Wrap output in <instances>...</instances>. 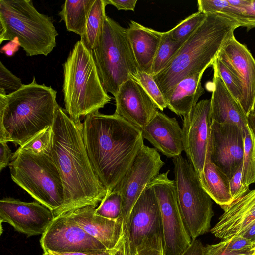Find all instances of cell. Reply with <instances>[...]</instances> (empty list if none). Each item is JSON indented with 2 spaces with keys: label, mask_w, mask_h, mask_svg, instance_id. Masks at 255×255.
Segmentation results:
<instances>
[{
  "label": "cell",
  "mask_w": 255,
  "mask_h": 255,
  "mask_svg": "<svg viewBox=\"0 0 255 255\" xmlns=\"http://www.w3.org/2000/svg\"><path fill=\"white\" fill-rule=\"evenodd\" d=\"M22 84L20 79L12 74L0 62V89L13 93L20 89Z\"/></svg>",
  "instance_id": "obj_36"
},
{
  "label": "cell",
  "mask_w": 255,
  "mask_h": 255,
  "mask_svg": "<svg viewBox=\"0 0 255 255\" xmlns=\"http://www.w3.org/2000/svg\"><path fill=\"white\" fill-rule=\"evenodd\" d=\"M198 11L205 14L221 13L237 22L240 26L248 28L243 9L231 5L228 0H198Z\"/></svg>",
  "instance_id": "obj_28"
},
{
  "label": "cell",
  "mask_w": 255,
  "mask_h": 255,
  "mask_svg": "<svg viewBox=\"0 0 255 255\" xmlns=\"http://www.w3.org/2000/svg\"><path fill=\"white\" fill-rule=\"evenodd\" d=\"M8 166L12 180L37 201L53 211L62 206L63 183L50 152L36 154L17 149Z\"/></svg>",
  "instance_id": "obj_8"
},
{
  "label": "cell",
  "mask_w": 255,
  "mask_h": 255,
  "mask_svg": "<svg viewBox=\"0 0 255 255\" xmlns=\"http://www.w3.org/2000/svg\"><path fill=\"white\" fill-rule=\"evenodd\" d=\"M244 133L242 183L249 186L255 183V136L248 125Z\"/></svg>",
  "instance_id": "obj_30"
},
{
  "label": "cell",
  "mask_w": 255,
  "mask_h": 255,
  "mask_svg": "<svg viewBox=\"0 0 255 255\" xmlns=\"http://www.w3.org/2000/svg\"><path fill=\"white\" fill-rule=\"evenodd\" d=\"M50 155L59 171L64 202L54 217L88 206L96 207L107 190L92 167L84 143L82 124L77 125L58 106L52 126Z\"/></svg>",
  "instance_id": "obj_1"
},
{
  "label": "cell",
  "mask_w": 255,
  "mask_h": 255,
  "mask_svg": "<svg viewBox=\"0 0 255 255\" xmlns=\"http://www.w3.org/2000/svg\"><path fill=\"white\" fill-rule=\"evenodd\" d=\"M138 255H166L164 245H161L156 247H148L140 250Z\"/></svg>",
  "instance_id": "obj_44"
},
{
  "label": "cell",
  "mask_w": 255,
  "mask_h": 255,
  "mask_svg": "<svg viewBox=\"0 0 255 255\" xmlns=\"http://www.w3.org/2000/svg\"></svg>",
  "instance_id": "obj_54"
},
{
  "label": "cell",
  "mask_w": 255,
  "mask_h": 255,
  "mask_svg": "<svg viewBox=\"0 0 255 255\" xmlns=\"http://www.w3.org/2000/svg\"><path fill=\"white\" fill-rule=\"evenodd\" d=\"M213 71L210 99L212 121L235 124L245 130L248 126L247 114L240 103L229 92L217 72Z\"/></svg>",
  "instance_id": "obj_22"
},
{
  "label": "cell",
  "mask_w": 255,
  "mask_h": 255,
  "mask_svg": "<svg viewBox=\"0 0 255 255\" xmlns=\"http://www.w3.org/2000/svg\"><path fill=\"white\" fill-rule=\"evenodd\" d=\"M108 4L115 6L118 10L134 11L137 0H107Z\"/></svg>",
  "instance_id": "obj_42"
},
{
  "label": "cell",
  "mask_w": 255,
  "mask_h": 255,
  "mask_svg": "<svg viewBox=\"0 0 255 255\" xmlns=\"http://www.w3.org/2000/svg\"><path fill=\"white\" fill-rule=\"evenodd\" d=\"M114 114L141 130L158 112V107L136 80L129 79L119 88Z\"/></svg>",
  "instance_id": "obj_18"
},
{
  "label": "cell",
  "mask_w": 255,
  "mask_h": 255,
  "mask_svg": "<svg viewBox=\"0 0 255 255\" xmlns=\"http://www.w3.org/2000/svg\"><path fill=\"white\" fill-rule=\"evenodd\" d=\"M7 142H0V171L11 162L13 153L9 148Z\"/></svg>",
  "instance_id": "obj_40"
},
{
  "label": "cell",
  "mask_w": 255,
  "mask_h": 255,
  "mask_svg": "<svg viewBox=\"0 0 255 255\" xmlns=\"http://www.w3.org/2000/svg\"><path fill=\"white\" fill-rule=\"evenodd\" d=\"M185 41L174 40L167 31L162 32L161 41L152 65L151 74L153 76L159 73L167 66Z\"/></svg>",
  "instance_id": "obj_29"
},
{
  "label": "cell",
  "mask_w": 255,
  "mask_h": 255,
  "mask_svg": "<svg viewBox=\"0 0 255 255\" xmlns=\"http://www.w3.org/2000/svg\"><path fill=\"white\" fill-rule=\"evenodd\" d=\"M204 248L201 241L195 239L192 240L189 246L181 255H204Z\"/></svg>",
  "instance_id": "obj_43"
},
{
  "label": "cell",
  "mask_w": 255,
  "mask_h": 255,
  "mask_svg": "<svg viewBox=\"0 0 255 255\" xmlns=\"http://www.w3.org/2000/svg\"><path fill=\"white\" fill-rule=\"evenodd\" d=\"M164 165L157 150L144 145L125 175L111 190L118 192L122 197L120 218L124 221V228L135 203L147 184L159 174Z\"/></svg>",
  "instance_id": "obj_12"
},
{
  "label": "cell",
  "mask_w": 255,
  "mask_h": 255,
  "mask_svg": "<svg viewBox=\"0 0 255 255\" xmlns=\"http://www.w3.org/2000/svg\"><path fill=\"white\" fill-rule=\"evenodd\" d=\"M107 0H95L88 18L83 35L80 40L92 50L97 44L102 33L105 18Z\"/></svg>",
  "instance_id": "obj_27"
},
{
  "label": "cell",
  "mask_w": 255,
  "mask_h": 255,
  "mask_svg": "<svg viewBox=\"0 0 255 255\" xmlns=\"http://www.w3.org/2000/svg\"><path fill=\"white\" fill-rule=\"evenodd\" d=\"M252 251L253 252V255H255V244L252 247Z\"/></svg>",
  "instance_id": "obj_51"
},
{
  "label": "cell",
  "mask_w": 255,
  "mask_h": 255,
  "mask_svg": "<svg viewBox=\"0 0 255 255\" xmlns=\"http://www.w3.org/2000/svg\"></svg>",
  "instance_id": "obj_55"
},
{
  "label": "cell",
  "mask_w": 255,
  "mask_h": 255,
  "mask_svg": "<svg viewBox=\"0 0 255 255\" xmlns=\"http://www.w3.org/2000/svg\"><path fill=\"white\" fill-rule=\"evenodd\" d=\"M221 207L224 213L210 231L216 237L224 240L239 234L255 220V189Z\"/></svg>",
  "instance_id": "obj_21"
},
{
  "label": "cell",
  "mask_w": 255,
  "mask_h": 255,
  "mask_svg": "<svg viewBox=\"0 0 255 255\" xmlns=\"http://www.w3.org/2000/svg\"><path fill=\"white\" fill-rule=\"evenodd\" d=\"M221 242L228 250L236 252L250 250L254 246L252 241L239 235L225 239Z\"/></svg>",
  "instance_id": "obj_38"
},
{
  "label": "cell",
  "mask_w": 255,
  "mask_h": 255,
  "mask_svg": "<svg viewBox=\"0 0 255 255\" xmlns=\"http://www.w3.org/2000/svg\"><path fill=\"white\" fill-rule=\"evenodd\" d=\"M126 253L137 255L146 248L164 245L161 215L150 182L133 205L124 228Z\"/></svg>",
  "instance_id": "obj_10"
},
{
  "label": "cell",
  "mask_w": 255,
  "mask_h": 255,
  "mask_svg": "<svg viewBox=\"0 0 255 255\" xmlns=\"http://www.w3.org/2000/svg\"><path fill=\"white\" fill-rule=\"evenodd\" d=\"M43 255H53L50 253H44Z\"/></svg>",
  "instance_id": "obj_52"
},
{
  "label": "cell",
  "mask_w": 255,
  "mask_h": 255,
  "mask_svg": "<svg viewBox=\"0 0 255 255\" xmlns=\"http://www.w3.org/2000/svg\"><path fill=\"white\" fill-rule=\"evenodd\" d=\"M51 86L32 82L7 94L0 89V142L21 146L51 127L59 105Z\"/></svg>",
  "instance_id": "obj_3"
},
{
  "label": "cell",
  "mask_w": 255,
  "mask_h": 255,
  "mask_svg": "<svg viewBox=\"0 0 255 255\" xmlns=\"http://www.w3.org/2000/svg\"><path fill=\"white\" fill-rule=\"evenodd\" d=\"M199 178L204 191L217 204L222 206L232 202L229 178L210 161V157Z\"/></svg>",
  "instance_id": "obj_25"
},
{
  "label": "cell",
  "mask_w": 255,
  "mask_h": 255,
  "mask_svg": "<svg viewBox=\"0 0 255 255\" xmlns=\"http://www.w3.org/2000/svg\"><path fill=\"white\" fill-rule=\"evenodd\" d=\"M112 250H107L106 251L97 254H89L82 252H66V253H59V252H52L50 253L53 255H111L112 253Z\"/></svg>",
  "instance_id": "obj_47"
},
{
  "label": "cell",
  "mask_w": 255,
  "mask_h": 255,
  "mask_svg": "<svg viewBox=\"0 0 255 255\" xmlns=\"http://www.w3.org/2000/svg\"><path fill=\"white\" fill-rule=\"evenodd\" d=\"M96 207L88 206L65 213L87 233L108 250L115 248L124 236V221L106 218L95 214Z\"/></svg>",
  "instance_id": "obj_20"
},
{
  "label": "cell",
  "mask_w": 255,
  "mask_h": 255,
  "mask_svg": "<svg viewBox=\"0 0 255 255\" xmlns=\"http://www.w3.org/2000/svg\"><path fill=\"white\" fill-rule=\"evenodd\" d=\"M65 111L77 125L80 117L94 112L110 102L91 53L80 40L63 64Z\"/></svg>",
  "instance_id": "obj_5"
},
{
  "label": "cell",
  "mask_w": 255,
  "mask_h": 255,
  "mask_svg": "<svg viewBox=\"0 0 255 255\" xmlns=\"http://www.w3.org/2000/svg\"><path fill=\"white\" fill-rule=\"evenodd\" d=\"M178 203L192 240L209 231L214 215L212 199L202 188L192 164L182 155L173 158Z\"/></svg>",
  "instance_id": "obj_9"
},
{
  "label": "cell",
  "mask_w": 255,
  "mask_h": 255,
  "mask_svg": "<svg viewBox=\"0 0 255 255\" xmlns=\"http://www.w3.org/2000/svg\"><path fill=\"white\" fill-rule=\"evenodd\" d=\"M167 172L159 174L151 182L161 215L164 248L166 255H181L192 240L183 222L177 197L174 180Z\"/></svg>",
  "instance_id": "obj_11"
},
{
  "label": "cell",
  "mask_w": 255,
  "mask_h": 255,
  "mask_svg": "<svg viewBox=\"0 0 255 255\" xmlns=\"http://www.w3.org/2000/svg\"><path fill=\"white\" fill-rule=\"evenodd\" d=\"M135 80L143 87L159 110L163 111L167 107L165 98L151 74L139 71Z\"/></svg>",
  "instance_id": "obj_34"
},
{
  "label": "cell",
  "mask_w": 255,
  "mask_h": 255,
  "mask_svg": "<svg viewBox=\"0 0 255 255\" xmlns=\"http://www.w3.org/2000/svg\"><path fill=\"white\" fill-rule=\"evenodd\" d=\"M252 249L249 251L236 252L228 250L221 241L217 244L206 245L204 248V255H252Z\"/></svg>",
  "instance_id": "obj_39"
},
{
  "label": "cell",
  "mask_w": 255,
  "mask_h": 255,
  "mask_svg": "<svg viewBox=\"0 0 255 255\" xmlns=\"http://www.w3.org/2000/svg\"><path fill=\"white\" fill-rule=\"evenodd\" d=\"M91 53L104 89L114 97L125 82L135 80L140 71L127 29L107 15L98 41Z\"/></svg>",
  "instance_id": "obj_7"
},
{
  "label": "cell",
  "mask_w": 255,
  "mask_h": 255,
  "mask_svg": "<svg viewBox=\"0 0 255 255\" xmlns=\"http://www.w3.org/2000/svg\"><path fill=\"white\" fill-rule=\"evenodd\" d=\"M52 137V127L42 130L24 145L19 146V150H23L36 154L49 153Z\"/></svg>",
  "instance_id": "obj_35"
},
{
  "label": "cell",
  "mask_w": 255,
  "mask_h": 255,
  "mask_svg": "<svg viewBox=\"0 0 255 255\" xmlns=\"http://www.w3.org/2000/svg\"><path fill=\"white\" fill-rule=\"evenodd\" d=\"M122 207V199L120 194L116 191L108 192L96 208L95 214L112 220L120 218Z\"/></svg>",
  "instance_id": "obj_32"
},
{
  "label": "cell",
  "mask_w": 255,
  "mask_h": 255,
  "mask_svg": "<svg viewBox=\"0 0 255 255\" xmlns=\"http://www.w3.org/2000/svg\"><path fill=\"white\" fill-rule=\"evenodd\" d=\"M239 27L237 22L224 14H206L167 66L153 76L166 102L180 81L213 65L221 49Z\"/></svg>",
  "instance_id": "obj_4"
},
{
  "label": "cell",
  "mask_w": 255,
  "mask_h": 255,
  "mask_svg": "<svg viewBox=\"0 0 255 255\" xmlns=\"http://www.w3.org/2000/svg\"><path fill=\"white\" fill-rule=\"evenodd\" d=\"M251 112L255 114V99L254 105H253V107Z\"/></svg>",
  "instance_id": "obj_50"
},
{
  "label": "cell",
  "mask_w": 255,
  "mask_h": 255,
  "mask_svg": "<svg viewBox=\"0 0 255 255\" xmlns=\"http://www.w3.org/2000/svg\"></svg>",
  "instance_id": "obj_53"
},
{
  "label": "cell",
  "mask_w": 255,
  "mask_h": 255,
  "mask_svg": "<svg viewBox=\"0 0 255 255\" xmlns=\"http://www.w3.org/2000/svg\"><path fill=\"white\" fill-rule=\"evenodd\" d=\"M141 131L143 138L167 157L180 155L184 150L182 129L175 118L158 111Z\"/></svg>",
  "instance_id": "obj_19"
},
{
  "label": "cell",
  "mask_w": 255,
  "mask_h": 255,
  "mask_svg": "<svg viewBox=\"0 0 255 255\" xmlns=\"http://www.w3.org/2000/svg\"><path fill=\"white\" fill-rule=\"evenodd\" d=\"M244 135L236 125L212 121L210 159L229 179L243 163Z\"/></svg>",
  "instance_id": "obj_15"
},
{
  "label": "cell",
  "mask_w": 255,
  "mask_h": 255,
  "mask_svg": "<svg viewBox=\"0 0 255 255\" xmlns=\"http://www.w3.org/2000/svg\"><path fill=\"white\" fill-rule=\"evenodd\" d=\"M210 106V99L202 100L183 117L182 129L184 151L199 177L203 171L206 160L210 157L212 123Z\"/></svg>",
  "instance_id": "obj_14"
},
{
  "label": "cell",
  "mask_w": 255,
  "mask_h": 255,
  "mask_svg": "<svg viewBox=\"0 0 255 255\" xmlns=\"http://www.w3.org/2000/svg\"><path fill=\"white\" fill-rule=\"evenodd\" d=\"M18 46H20L19 44L17 39L15 38L3 46L1 49V52L3 51L7 56H11L18 50Z\"/></svg>",
  "instance_id": "obj_46"
},
{
  "label": "cell",
  "mask_w": 255,
  "mask_h": 255,
  "mask_svg": "<svg viewBox=\"0 0 255 255\" xmlns=\"http://www.w3.org/2000/svg\"><path fill=\"white\" fill-rule=\"evenodd\" d=\"M40 242L44 253L97 254L108 250L65 214L54 218Z\"/></svg>",
  "instance_id": "obj_13"
},
{
  "label": "cell",
  "mask_w": 255,
  "mask_h": 255,
  "mask_svg": "<svg viewBox=\"0 0 255 255\" xmlns=\"http://www.w3.org/2000/svg\"><path fill=\"white\" fill-rule=\"evenodd\" d=\"M53 211L38 201L26 202L13 198L0 201V220L28 236L43 234L54 219Z\"/></svg>",
  "instance_id": "obj_16"
},
{
  "label": "cell",
  "mask_w": 255,
  "mask_h": 255,
  "mask_svg": "<svg viewBox=\"0 0 255 255\" xmlns=\"http://www.w3.org/2000/svg\"><path fill=\"white\" fill-rule=\"evenodd\" d=\"M58 33L51 17L38 12L30 0H0V44L16 38L27 56H47Z\"/></svg>",
  "instance_id": "obj_6"
},
{
  "label": "cell",
  "mask_w": 255,
  "mask_h": 255,
  "mask_svg": "<svg viewBox=\"0 0 255 255\" xmlns=\"http://www.w3.org/2000/svg\"><path fill=\"white\" fill-rule=\"evenodd\" d=\"M204 71L189 75L177 84L166 102L171 111L184 117L191 111L205 92L201 83Z\"/></svg>",
  "instance_id": "obj_24"
},
{
  "label": "cell",
  "mask_w": 255,
  "mask_h": 255,
  "mask_svg": "<svg viewBox=\"0 0 255 255\" xmlns=\"http://www.w3.org/2000/svg\"><path fill=\"white\" fill-rule=\"evenodd\" d=\"M241 83L242 107L248 115L252 111L255 99V60L247 47L233 36L220 50L217 57Z\"/></svg>",
  "instance_id": "obj_17"
},
{
  "label": "cell",
  "mask_w": 255,
  "mask_h": 255,
  "mask_svg": "<svg viewBox=\"0 0 255 255\" xmlns=\"http://www.w3.org/2000/svg\"><path fill=\"white\" fill-rule=\"evenodd\" d=\"M238 235L250 239L254 245L255 244V220Z\"/></svg>",
  "instance_id": "obj_45"
},
{
  "label": "cell",
  "mask_w": 255,
  "mask_h": 255,
  "mask_svg": "<svg viewBox=\"0 0 255 255\" xmlns=\"http://www.w3.org/2000/svg\"><path fill=\"white\" fill-rule=\"evenodd\" d=\"M243 9L244 17L248 24L247 30L255 28V0H251L250 4Z\"/></svg>",
  "instance_id": "obj_41"
},
{
  "label": "cell",
  "mask_w": 255,
  "mask_h": 255,
  "mask_svg": "<svg viewBox=\"0 0 255 255\" xmlns=\"http://www.w3.org/2000/svg\"><path fill=\"white\" fill-rule=\"evenodd\" d=\"M248 125L255 136V114L251 112L247 115Z\"/></svg>",
  "instance_id": "obj_49"
},
{
  "label": "cell",
  "mask_w": 255,
  "mask_h": 255,
  "mask_svg": "<svg viewBox=\"0 0 255 255\" xmlns=\"http://www.w3.org/2000/svg\"><path fill=\"white\" fill-rule=\"evenodd\" d=\"M242 167L243 163L229 179L230 191L233 201L240 198L250 191L249 186L242 183Z\"/></svg>",
  "instance_id": "obj_37"
},
{
  "label": "cell",
  "mask_w": 255,
  "mask_h": 255,
  "mask_svg": "<svg viewBox=\"0 0 255 255\" xmlns=\"http://www.w3.org/2000/svg\"><path fill=\"white\" fill-rule=\"evenodd\" d=\"M82 133L94 171L110 192L144 145L141 130L118 116L97 111L85 116Z\"/></svg>",
  "instance_id": "obj_2"
},
{
  "label": "cell",
  "mask_w": 255,
  "mask_h": 255,
  "mask_svg": "<svg viewBox=\"0 0 255 255\" xmlns=\"http://www.w3.org/2000/svg\"><path fill=\"white\" fill-rule=\"evenodd\" d=\"M212 66L213 70L217 72L229 92L241 105L243 102V88L239 79L217 58Z\"/></svg>",
  "instance_id": "obj_33"
},
{
  "label": "cell",
  "mask_w": 255,
  "mask_h": 255,
  "mask_svg": "<svg viewBox=\"0 0 255 255\" xmlns=\"http://www.w3.org/2000/svg\"><path fill=\"white\" fill-rule=\"evenodd\" d=\"M127 33L139 70L151 74L153 59L160 44L162 32L131 20Z\"/></svg>",
  "instance_id": "obj_23"
},
{
  "label": "cell",
  "mask_w": 255,
  "mask_h": 255,
  "mask_svg": "<svg viewBox=\"0 0 255 255\" xmlns=\"http://www.w3.org/2000/svg\"><path fill=\"white\" fill-rule=\"evenodd\" d=\"M111 255H126L124 236L118 245L113 249Z\"/></svg>",
  "instance_id": "obj_48"
},
{
  "label": "cell",
  "mask_w": 255,
  "mask_h": 255,
  "mask_svg": "<svg viewBox=\"0 0 255 255\" xmlns=\"http://www.w3.org/2000/svg\"><path fill=\"white\" fill-rule=\"evenodd\" d=\"M206 17V14L198 11L190 15L167 31L168 34L174 40L186 41L203 22Z\"/></svg>",
  "instance_id": "obj_31"
},
{
  "label": "cell",
  "mask_w": 255,
  "mask_h": 255,
  "mask_svg": "<svg viewBox=\"0 0 255 255\" xmlns=\"http://www.w3.org/2000/svg\"><path fill=\"white\" fill-rule=\"evenodd\" d=\"M95 0H66L59 15L66 29L81 37L84 32L88 18Z\"/></svg>",
  "instance_id": "obj_26"
}]
</instances>
